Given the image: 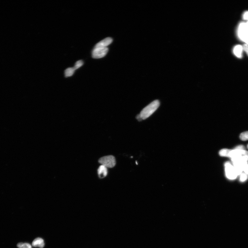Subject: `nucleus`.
<instances>
[{
  "instance_id": "nucleus-1",
  "label": "nucleus",
  "mask_w": 248,
  "mask_h": 248,
  "mask_svg": "<svg viewBox=\"0 0 248 248\" xmlns=\"http://www.w3.org/2000/svg\"><path fill=\"white\" fill-rule=\"evenodd\" d=\"M159 106L160 102L159 100L154 101L142 110L140 114L137 116V119L139 121H141L148 118L155 113Z\"/></svg>"
},
{
  "instance_id": "nucleus-2",
  "label": "nucleus",
  "mask_w": 248,
  "mask_h": 248,
  "mask_svg": "<svg viewBox=\"0 0 248 248\" xmlns=\"http://www.w3.org/2000/svg\"><path fill=\"white\" fill-rule=\"evenodd\" d=\"M238 35L240 40L248 45V26L246 23H242L239 25Z\"/></svg>"
},
{
  "instance_id": "nucleus-3",
  "label": "nucleus",
  "mask_w": 248,
  "mask_h": 248,
  "mask_svg": "<svg viewBox=\"0 0 248 248\" xmlns=\"http://www.w3.org/2000/svg\"><path fill=\"white\" fill-rule=\"evenodd\" d=\"M99 162L107 168H113L116 164V159L113 155L104 156L99 159Z\"/></svg>"
},
{
  "instance_id": "nucleus-4",
  "label": "nucleus",
  "mask_w": 248,
  "mask_h": 248,
  "mask_svg": "<svg viewBox=\"0 0 248 248\" xmlns=\"http://www.w3.org/2000/svg\"><path fill=\"white\" fill-rule=\"evenodd\" d=\"M229 157L231 159H239L248 161V151L245 150H231Z\"/></svg>"
},
{
  "instance_id": "nucleus-5",
  "label": "nucleus",
  "mask_w": 248,
  "mask_h": 248,
  "mask_svg": "<svg viewBox=\"0 0 248 248\" xmlns=\"http://www.w3.org/2000/svg\"><path fill=\"white\" fill-rule=\"evenodd\" d=\"M108 50L107 47L94 48L92 52V57L95 59L102 58L107 54Z\"/></svg>"
},
{
  "instance_id": "nucleus-6",
  "label": "nucleus",
  "mask_w": 248,
  "mask_h": 248,
  "mask_svg": "<svg viewBox=\"0 0 248 248\" xmlns=\"http://www.w3.org/2000/svg\"><path fill=\"white\" fill-rule=\"evenodd\" d=\"M225 171L226 176L230 180L236 179L237 175L235 172L234 166L229 162H227L225 164Z\"/></svg>"
},
{
  "instance_id": "nucleus-7",
  "label": "nucleus",
  "mask_w": 248,
  "mask_h": 248,
  "mask_svg": "<svg viewBox=\"0 0 248 248\" xmlns=\"http://www.w3.org/2000/svg\"><path fill=\"white\" fill-rule=\"evenodd\" d=\"M113 40L110 37L107 38L96 44L94 48H106L113 42Z\"/></svg>"
},
{
  "instance_id": "nucleus-8",
  "label": "nucleus",
  "mask_w": 248,
  "mask_h": 248,
  "mask_svg": "<svg viewBox=\"0 0 248 248\" xmlns=\"http://www.w3.org/2000/svg\"><path fill=\"white\" fill-rule=\"evenodd\" d=\"M98 172L99 176L101 179H103L106 177L108 174V169L106 167L103 165L99 166Z\"/></svg>"
},
{
  "instance_id": "nucleus-9",
  "label": "nucleus",
  "mask_w": 248,
  "mask_h": 248,
  "mask_svg": "<svg viewBox=\"0 0 248 248\" xmlns=\"http://www.w3.org/2000/svg\"><path fill=\"white\" fill-rule=\"evenodd\" d=\"M32 245L34 247L43 248L45 246L44 240L41 238H36L33 241Z\"/></svg>"
},
{
  "instance_id": "nucleus-10",
  "label": "nucleus",
  "mask_w": 248,
  "mask_h": 248,
  "mask_svg": "<svg viewBox=\"0 0 248 248\" xmlns=\"http://www.w3.org/2000/svg\"><path fill=\"white\" fill-rule=\"evenodd\" d=\"M243 51V46L240 45L235 46L233 50L235 56L239 58H241L242 57Z\"/></svg>"
},
{
  "instance_id": "nucleus-11",
  "label": "nucleus",
  "mask_w": 248,
  "mask_h": 248,
  "mask_svg": "<svg viewBox=\"0 0 248 248\" xmlns=\"http://www.w3.org/2000/svg\"><path fill=\"white\" fill-rule=\"evenodd\" d=\"M75 70L74 68H69L67 69L65 72V77L72 76L74 74Z\"/></svg>"
},
{
  "instance_id": "nucleus-12",
  "label": "nucleus",
  "mask_w": 248,
  "mask_h": 248,
  "mask_svg": "<svg viewBox=\"0 0 248 248\" xmlns=\"http://www.w3.org/2000/svg\"><path fill=\"white\" fill-rule=\"evenodd\" d=\"M231 150L228 149H223L219 152V155L222 156L229 157V153Z\"/></svg>"
},
{
  "instance_id": "nucleus-13",
  "label": "nucleus",
  "mask_w": 248,
  "mask_h": 248,
  "mask_svg": "<svg viewBox=\"0 0 248 248\" xmlns=\"http://www.w3.org/2000/svg\"><path fill=\"white\" fill-rule=\"evenodd\" d=\"M17 247L19 248H32V246L28 243H20L17 244Z\"/></svg>"
},
{
  "instance_id": "nucleus-14",
  "label": "nucleus",
  "mask_w": 248,
  "mask_h": 248,
  "mask_svg": "<svg viewBox=\"0 0 248 248\" xmlns=\"http://www.w3.org/2000/svg\"><path fill=\"white\" fill-rule=\"evenodd\" d=\"M240 138L243 141L248 140V131L243 132L240 135Z\"/></svg>"
},
{
  "instance_id": "nucleus-15",
  "label": "nucleus",
  "mask_w": 248,
  "mask_h": 248,
  "mask_svg": "<svg viewBox=\"0 0 248 248\" xmlns=\"http://www.w3.org/2000/svg\"><path fill=\"white\" fill-rule=\"evenodd\" d=\"M83 62L82 61H77L75 63V66L74 67L75 70L81 67H82L83 65Z\"/></svg>"
},
{
  "instance_id": "nucleus-16",
  "label": "nucleus",
  "mask_w": 248,
  "mask_h": 248,
  "mask_svg": "<svg viewBox=\"0 0 248 248\" xmlns=\"http://www.w3.org/2000/svg\"><path fill=\"white\" fill-rule=\"evenodd\" d=\"M247 177V174L245 173H242L240 177V180L242 182H244L246 180Z\"/></svg>"
},
{
  "instance_id": "nucleus-17",
  "label": "nucleus",
  "mask_w": 248,
  "mask_h": 248,
  "mask_svg": "<svg viewBox=\"0 0 248 248\" xmlns=\"http://www.w3.org/2000/svg\"><path fill=\"white\" fill-rule=\"evenodd\" d=\"M245 148L243 145H239L237 146L234 149V150H245Z\"/></svg>"
},
{
  "instance_id": "nucleus-18",
  "label": "nucleus",
  "mask_w": 248,
  "mask_h": 248,
  "mask_svg": "<svg viewBox=\"0 0 248 248\" xmlns=\"http://www.w3.org/2000/svg\"><path fill=\"white\" fill-rule=\"evenodd\" d=\"M243 50L246 52L248 56V45L246 44H245V45L243 46Z\"/></svg>"
},
{
  "instance_id": "nucleus-19",
  "label": "nucleus",
  "mask_w": 248,
  "mask_h": 248,
  "mask_svg": "<svg viewBox=\"0 0 248 248\" xmlns=\"http://www.w3.org/2000/svg\"><path fill=\"white\" fill-rule=\"evenodd\" d=\"M243 18L244 19L247 20L248 22V11L244 13L243 15Z\"/></svg>"
},
{
  "instance_id": "nucleus-20",
  "label": "nucleus",
  "mask_w": 248,
  "mask_h": 248,
  "mask_svg": "<svg viewBox=\"0 0 248 248\" xmlns=\"http://www.w3.org/2000/svg\"><path fill=\"white\" fill-rule=\"evenodd\" d=\"M243 171H244L245 173L248 174V164L245 166Z\"/></svg>"
},
{
  "instance_id": "nucleus-21",
  "label": "nucleus",
  "mask_w": 248,
  "mask_h": 248,
  "mask_svg": "<svg viewBox=\"0 0 248 248\" xmlns=\"http://www.w3.org/2000/svg\"><path fill=\"white\" fill-rule=\"evenodd\" d=\"M246 23H247V25L248 26V22H247Z\"/></svg>"
},
{
  "instance_id": "nucleus-22",
  "label": "nucleus",
  "mask_w": 248,
  "mask_h": 248,
  "mask_svg": "<svg viewBox=\"0 0 248 248\" xmlns=\"http://www.w3.org/2000/svg\"><path fill=\"white\" fill-rule=\"evenodd\" d=\"M247 148H248V145H247Z\"/></svg>"
}]
</instances>
